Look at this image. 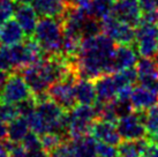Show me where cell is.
<instances>
[{"instance_id":"1","label":"cell","mask_w":158,"mask_h":157,"mask_svg":"<svg viewBox=\"0 0 158 157\" xmlns=\"http://www.w3.org/2000/svg\"><path fill=\"white\" fill-rule=\"evenodd\" d=\"M32 37L40 45L45 54L61 53L64 26L62 20L57 18L42 16L38 20Z\"/></svg>"},{"instance_id":"2","label":"cell","mask_w":158,"mask_h":157,"mask_svg":"<svg viewBox=\"0 0 158 157\" xmlns=\"http://www.w3.org/2000/svg\"><path fill=\"white\" fill-rule=\"evenodd\" d=\"M97 119L94 105L77 104L68 111V135L69 139H77L90 134L94 121Z\"/></svg>"},{"instance_id":"3","label":"cell","mask_w":158,"mask_h":157,"mask_svg":"<svg viewBox=\"0 0 158 157\" xmlns=\"http://www.w3.org/2000/svg\"><path fill=\"white\" fill-rule=\"evenodd\" d=\"M136 51L141 57L155 58L158 53V26L140 23L135 29Z\"/></svg>"},{"instance_id":"4","label":"cell","mask_w":158,"mask_h":157,"mask_svg":"<svg viewBox=\"0 0 158 157\" xmlns=\"http://www.w3.org/2000/svg\"><path fill=\"white\" fill-rule=\"evenodd\" d=\"M79 78H67L52 83L48 88V95L65 111L74 109L77 103L75 95V82Z\"/></svg>"},{"instance_id":"5","label":"cell","mask_w":158,"mask_h":157,"mask_svg":"<svg viewBox=\"0 0 158 157\" xmlns=\"http://www.w3.org/2000/svg\"><path fill=\"white\" fill-rule=\"evenodd\" d=\"M32 95L26 80L19 72H10L0 92V102L16 104Z\"/></svg>"},{"instance_id":"6","label":"cell","mask_w":158,"mask_h":157,"mask_svg":"<svg viewBox=\"0 0 158 157\" xmlns=\"http://www.w3.org/2000/svg\"><path fill=\"white\" fill-rule=\"evenodd\" d=\"M119 134L123 140H137L147 138V127L144 124V111L134 110L126 117L120 118L117 122Z\"/></svg>"},{"instance_id":"7","label":"cell","mask_w":158,"mask_h":157,"mask_svg":"<svg viewBox=\"0 0 158 157\" xmlns=\"http://www.w3.org/2000/svg\"><path fill=\"white\" fill-rule=\"evenodd\" d=\"M102 29L117 44L132 45L135 43V28L118 20L112 14L102 20Z\"/></svg>"},{"instance_id":"8","label":"cell","mask_w":158,"mask_h":157,"mask_svg":"<svg viewBox=\"0 0 158 157\" xmlns=\"http://www.w3.org/2000/svg\"><path fill=\"white\" fill-rule=\"evenodd\" d=\"M112 15L134 28L141 23L142 8L139 0H114Z\"/></svg>"},{"instance_id":"9","label":"cell","mask_w":158,"mask_h":157,"mask_svg":"<svg viewBox=\"0 0 158 157\" xmlns=\"http://www.w3.org/2000/svg\"><path fill=\"white\" fill-rule=\"evenodd\" d=\"M91 134L97 141L105 142V143L118 146L121 141V136L119 134L117 122H112L104 119H96L90 128Z\"/></svg>"},{"instance_id":"10","label":"cell","mask_w":158,"mask_h":157,"mask_svg":"<svg viewBox=\"0 0 158 157\" xmlns=\"http://www.w3.org/2000/svg\"><path fill=\"white\" fill-rule=\"evenodd\" d=\"M94 81L95 88L97 94V102L101 103H107L113 100L119 91V87L115 78L113 76V73L110 74H103L96 78Z\"/></svg>"},{"instance_id":"11","label":"cell","mask_w":158,"mask_h":157,"mask_svg":"<svg viewBox=\"0 0 158 157\" xmlns=\"http://www.w3.org/2000/svg\"><path fill=\"white\" fill-rule=\"evenodd\" d=\"M38 14L32 5L18 4L14 12V18L23 29L27 37H32L38 23Z\"/></svg>"},{"instance_id":"12","label":"cell","mask_w":158,"mask_h":157,"mask_svg":"<svg viewBox=\"0 0 158 157\" xmlns=\"http://www.w3.org/2000/svg\"><path fill=\"white\" fill-rule=\"evenodd\" d=\"M136 62H137V51H135L131 45L117 44L112 57L113 73L133 67L136 65Z\"/></svg>"},{"instance_id":"13","label":"cell","mask_w":158,"mask_h":157,"mask_svg":"<svg viewBox=\"0 0 158 157\" xmlns=\"http://www.w3.org/2000/svg\"><path fill=\"white\" fill-rule=\"evenodd\" d=\"M32 6L40 18L48 16L57 19H62L68 7L66 0H35Z\"/></svg>"},{"instance_id":"14","label":"cell","mask_w":158,"mask_h":157,"mask_svg":"<svg viewBox=\"0 0 158 157\" xmlns=\"http://www.w3.org/2000/svg\"><path fill=\"white\" fill-rule=\"evenodd\" d=\"M131 102H132L134 110L144 111V110H148L149 108L154 106L155 104H157L158 94L139 84L137 87L133 88Z\"/></svg>"},{"instance_id":"15","label":"cell","mask_w":158,"mask_h":157,"mask_svg":"<svg viewBox=\"0 0 158 157\" xmlns=\"http://www.w3.org/2000/svg\"><path fill=\"white\" fill-rule=\"evenodd\" d=\"M26 34L16 20L9 19L0 28V39L6 46H12L19 44L26 39Z\"/></svg>"},{"instance_id":"16","label":"cell","mask_w":158,"mask_h":157,"mask_svg":"<svg viewBox=\"0 0 158 157\" xmlns=\"http://www.w3.org/2000/svg\"><path fill=\"white\" fill-rule=\"evenodd\" d=\"M75 95L79 104L94 105L97 102L96 88L92 80L79 78L75 82Z\"/></svg>"},{"instance_id":"17","label":"cell","mask_w":158,"mask_h":157,"mask_svg":"<svg viewBox=\"0 0 158 157\" xmlns=\"http://www.w3.org/2000/svg\"><path fill=\"white\" fill-rule=\"evenodd\" d=\"M149 141L147 138L137 140H121L117 146L119 157H141L148 147Z\"/></svg>"},{"instance_id":"18","label":"cell","mask_w":158,"mask_h":157,"mask_svg":"<svg viewBox=\"0 0 158 157\" xmlns=\"http://www.w3.org/2000/svg\"><path fill=\"white\" fill-rule=\"evenodd\" d=\"M75 149V157H98L97 155V140L91 135L73 139Z\"/></svg>"},{"instance_id":"19","label":"cell","mask_w":158,"mask_h":157,"mask_svg":"<svg viewBox=\"0 0 158 157\" xmlns=\"http://www.w3.org/2000/svg\"><path fill=\"white\" fill-rule=\"evenodd\" d=\"M29 131H30V127H29L27 118L19 116L10 122H8V136H7V139H9L13 142L21 143L22 140L24 139V136L29 133Z\"/></svg>"},{"instance_id":"20","label":"cell","mask_w":158,"mask_h":157,"mask_svg":"<svg viewBox=\"0 0 158 157\" xmlns=\"http://www.w3.org/2000/svg\"><path fill=\"white\" fill-rule=\"evenodd\" d=\"M136 70L139 80L158 78V64L155 58L142 57L136 62Z\"/></svg>"},{"instance_id":"21","label":"cell","mask_w":158,"mask_h":157,"mask_svg":"<svg viewBox=\"0 0 158 157\" xmlns=\"http://www.w3.org/2000/svg\"><path fill=\"white\" fill-rule=\"evenodd\" d=\"M114 0H91L89 14L98 20H103L112 13Z\"/></svg>"},{"instance_id":"22","label":"cell","mask_w":158,"mask_h":157,"mask_svg":"<svg viewBox=\"0 0 158 157\" xmlns=\"http://www.w3.org/2000/svg\"><path fill=\"white\" fill-rule=\"evenodd\" d=\"M40 143H42V148L46 150L48 154L52 153L53 150L65 140L61 135H59L57 133H53V132H46L44 134L40 135Z\"/></svg>"},{"instance_id":"23","label":"cell","mask_w":158,"mask_h":157,"mask_svg":"<svg viewBox=\"0 0 158 157\" xmlns=\"http://www.w3.org/2000/svg\"><path fill=\"white\" fill-rule=\"evenodd\" d=\"M144 124L148 133L158 129V103L144 110Z\"/></svg>"},{"instance_id":"24","label":"cell","mask_w":158,"mask_h":157,"mask_svg":"<svg viewBox=\"0 0 158 157\" xmlns=\"http://www.w3.org/2000/svg\"><path fill=\"white\" fill-rule=\"evenodd\" d=\"M22 146L28 153L30 151H35L38 149H42V143H40V135L32 131H29V133L24 136L22 140Z\"/></svg>"},{"instance_id":"25","label":"cell","mask_w":158,"mask_h":157,"mask_svg":"<svg viewBox=\"0 0 158 157\" xmlns=\"http://www.w3.org/2000/svg\"><path fill=\"white\" fill-rule=\"evenodd\" d=\"M15 7L12 0H0V28L14 15Z\"/></svg>"},{"instance_id":"26","label":"cell","mask_w":158,"mask_h":157,"mask_svg":"<svg viewBox=\"0 0 158 157\" xmlns=\"http://www.w3.org/2000/svg\"><path fill=\"white\" fill-rule=\"evenodd\" d=\"M19 116L20 114H19L16 104L0 102V119L5 120L6 122H10Z\"/></svg>"},{"instance_id":"27","label":"cell","mask_w":158,"mask_h":157,"mask_svg":"<svg viewBox=\"0 0 158 157\" xmlns=\"http://www.w3.org/2000/svg\"><path fill=\"white\" fill-rule=\"evenodd\" d=\"M0 70H6V72H12L13 70L9 46H6V45L4 48H0Z\"/></svg>"},{"instance_id":"28","label":"cell","mask_w":158,"mask_h":157,"mask_svg":"<svg viewBox=\"0 0 158 157\" xmlns=\"http://www.w3.org/2000/svg\"><path fill=\"white\" fill-rule=\"evenodd\" d=\"M97 155L98 157H119L118 150L114 146L101 141L97 142Z\"/></svg>"},{"instance_id":"29","label":"cell","mask_w":158,"mask_h":157,"mask_svg":"<svg viewBox=\"0 0 158 157\" xmlns=\"http://www.w3.org/2000/svg\"><path fill=\"white\" fill-rule=\"evenodd\" d=\"M66 2L68 6L80 7V8H83L88 12L90 9V6H91V0H66Z\"/></svg>"},{"instance_id":"30","label":"cell","mask_w":158,"mask_h":157,"mask_svg":"<svg viewBox=\"0 0 158 157\" xmlns=\"http://www.w3.org/2000/svg\"><path fill=\"white\" fill-rule=\"evenodd\" d=\"M139 2L142 8V12H149L158 8L156 0H139Z\"/></svg>"},{"instance_id":"31","label":"cell","mask_w":158,"mask_h":157,"mask_svg":"<svg viewBox=\"0 0 158 157\" xmlns=\"http://www.w3.org/2000/svg\"><path fill=\"white\" fill-rule=\"evenodd\" d=\"M9 157H28V151L23 148L22 143H18L9 153Z\"/></svg>"},{"instance_id":"32","label":"cell","mask_w":158,"mask_h":157,"mask_svg":"<svg viewBox=\"0 0 158 157\" xmlns=\"http://www.w3.org/2000/svg\"><path fill=\"white\" fill-rule=\"evenodd\" d=\"M141 157H158V146L154 143H149Z\"/></svg>"},{"instance_id":"33","label":"cell","mask_w":158,"mask_h":157,"mask_svg":"<svg viewBox=\"0 0 158 157\" xmlns=\"http://www.w3.org/2000/svg\"><path fill=\"white\" fill-rule=\"evenodd\" d=\"M8 136V122L0 119V140L7 139Z\"/></svg>"},{"instance_id":"34","label":"cell","mask_w":158,"mask_h":157,"mask_svg":"<svg viewBox=\"0 0 158 157\" xmlns=\"http://www.w3.org/2000/svg\"><path fill=\"white\" fill-rule=\"evenodd\" d=\"M28 157H51L50 154L44 150V149H38V150H35V151H30L28 153Z\"/></svg>"},{"instance_id":"35","label":"cell","mask_w":158,"mask_h":157,"mask_svg":"<svg viewBox=\"0 0 158 157\" xmlns=\"http://www.w3.org/2000/svg\"><path fill=\"white\" fill-rule=\"evenodd\" d=\"M147 140L149 141V143H154L158 146V129L147 133Z\"/></svg>"},{"instance_id":"36","label":"cell","mask_w":158,"mask_h":157,"mask_svg":"<svg viewBox=\"0 0 158 157\" xmlns=\"http://www.w3.org/2000/svg\"><path fill=\"white\" fill-rule=\"evenodd\" d=\"M8 72H6V70H0V92L2 90V88L5 86V82H6V80L8 78Z\"/></svg>"},{"instance_id":"37","label":"cell","mask_w":158,"mask_h":157,"mask_svg":"<svg viewBox=\"0 0 158 157\" xmlns=\"http://www.w3.org/2000/svg\"><path fill=\"white\" fill-rule=\"evenodd\" d=\"M0 157H9V153L6 146H5L4 141L0 140Z\"/></svg>"},{"instance_id":"38","label":"cell","mask_w":158,"mask_h":157,"mask_svg":"<svg viewBox=\"0 0 158 157\" xmlns=\"http://www.w3.org/2000/svg\"><path fill=\"white\" fill-rule=\"evenodd\" d=\"M16 5L18 4H26V5H32V2L35 1V0H14Z\"/></svg>"},{"instance_id":"39","label":"cell","mask_w":158,"mask_h":157,"mask_svg":"<svg viewBox=\"0 0 158 157\" xmlns=\"http://www.w3.org/2000/svg\"><path fill=\"white\" fill-rule=\"evenodd\" d=\"M155 59H156V61H157V64H158V53H157V56L155 57Z\"/></svg>"},{"instance_id":"40","label":"cell","mask_w":158,"mask_h":157,"mask_svg":"<svg viewBox=\"0 0 158 157\" xmlns=\"http://www.w3.org/2000/svg\"><path fill=\"white\" fill-rule=\"evenodd\" d=\"M156 2H157V7H158V0H156Z\"/></svg>"},{"instance_id":"41","label":"cell","mask_w":158,"mask_h":157,"mask_svg":"<svg viewBox=\"0 0 158 157\" xmlns=\"http://www.w3.org/2000/svg\"><path fill=\"white\" fill-rule=\"evenodd\" d=\"M0 45H1V39H0Z\"/></svg>"},{"instance_id":"42","label":"cell","mask_w":158,"mask_h":157,"mask_svg":"<svg viewBox=\"0 0 158 157\" xmlns=\"http://www.w3.org/2000/svg\"><path fill=\"white\" fill-rule=\"evenodd\" d=\"M157 26H158V20H157Z\"/></svg>"}]
</instances>
